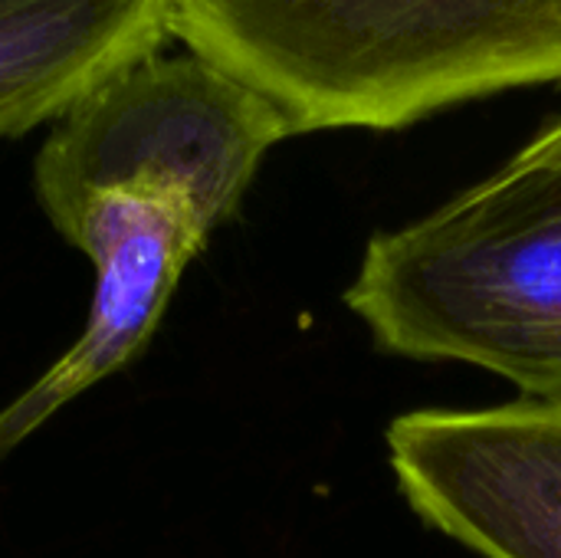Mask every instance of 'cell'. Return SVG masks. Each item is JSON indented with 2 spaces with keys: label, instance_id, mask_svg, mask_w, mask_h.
<instances>
[{
  "label": "cell",
  "instance_id": "1",
  "mask_svg": "<svg viewBox=\"0 0 561 558\" xmlns=\"http://www.w3.org/2000/svg\"><path fill=\"white\" fill-rule=\"evenodd\" d=\"M171 39L260 92L293 135L394 132L561 82V0H171Z\"/></svg>",
  "mask_w": 561,
  "mask_h": 558
},
{
  "label": "cell",
  "instance_id": "2",
  "mask_svg": "<svg viewBox=\"0 0 561 558\" xmlns=\"http://www.w3.org/2000/svg\"><path fill=\"white\" fill-rule=\"evenodd\" d=\"M345 306L388 355L473 365L561 401V168L510 161L375 234Z\"/></svg>",
  "mask_w": 561,
  "mask_h": 558
},
{
  "label": "cell",
  "instance_id": "3",
  "mask_svg": "<svg viewBox=\"0 0 561 558\" xmlns=\"http://www.w3.org/2000/svg\"><path fill=\"white\" fill-rule=\"evenodd\" d=\"M385 444L431 529L483 558H561V401L411 411Z\"/></svg>",
  "mask_w": 561,
  "mask_h": 558
},
{
  "label": "cell",
  "instance_id": "4",
  "mask_svg": "<svg viewBox=\"0 0 561 558\" xmlns=\"http://www.w3.org/2000/svg\"><path fill=\"white\" fill-rule=\"evenodd\" d=\"M168 39L171 0H0V138L59 122Z\"/></svg>",
  "mask_w": 561,
  "mask_h": 558
},
{
  "label": "cell",
  "instance_id": "5",
  "mask_svg": "<svg viewBox=\"0 0 561 558\" xmlns=\"http://www.w3.org/2000/svg\"><path fill=\"white\" fill-rule=\"evenodd\" d=\"M513 161L523 164H546V168H561V118L552 122L549 128H542L526 148H519V155Z\"/></svg>",
  "mask_w": 561,
  "mask_h": 558
}]
</instances>
